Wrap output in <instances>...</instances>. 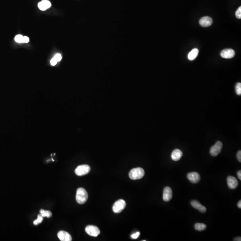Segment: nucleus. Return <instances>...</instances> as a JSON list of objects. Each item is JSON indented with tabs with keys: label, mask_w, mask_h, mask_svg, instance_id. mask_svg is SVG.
<instances>
[{
	"label": "nucleus",
	"mask_w": 241,
	"mask_h": 241,
	"mask_svg": "<svg viewBox=\"0 0 241 241\" xmlns=\"http://www.w3.org/2000/svg\"><path fill=\"white\" fill-rule=\"evenodd\" d=\"M43 219H44V218H43V217L41 216L40 214H39L38 216H37V219L36 220H35V221H33V224L35 225V226L39 225V224H40V223L42 222V221H43Z\"/></svg>",
	"instance_id": "nucleus-19"
},
{
	"label": "nucleus",
	"mask_w": 241,
	"mask_h": 241,
	"mask_svg": "<svg viewBox=\"0 0 241 241\" xmlns=\"http://www.w3.org/2000/svg\"><path fill=\"white\" fill-rule=\"evenodd\" d=\"M88 194L85 189L80 187L76 191V202L79 204H84L87 201Z\"/></svg>",
	"instance_id": "nucleus-1"
},
{
	"label": "nucleus",
	"mask_w": 241,
	"mask_h": 241,
	"mask_svg": "<svg viewBox=\"0 0 241 241\" xmlns=\"http://www.w3.org/2000/svg\"><path fill=\"white\" fill-rule=\"evenodd\" d=\"M187 178L191 182L196 183L199 181L201 177L198 173L196 172H192L187 175Z\"/></svg>",
	"instance_id": "nucleus-9"
},
{
	"label": "nucleus",
	"mask_w": 241,
	"mask_h": 241,
	"mask_svg": "<svg viewBox=\"0 0 241 241\" xmlns=\"http://www.w3.org/2000/svg\"><path fill=\"white\" fill-rule=\"evenodd\" d=\"M57 62L60 61L61 59H62V56L60 54H57L55 55V57H54Z\"/></svg>",
	"instance_id": "nucleus-23"
},
{
	"label": "nucleus",
	"mask_w": 241,
	"mask_h": 241,
	"mask_svg": "<svg viewBox=\"0 0 241 241\" xmlns=\"http://www.w3.org/2000/svg\"><path fill=\"white\" fill-rule=\"evenodd\" d=\"M91 168L88 165H81L77 167L75 170V173L78 176H83L87 174L90 171Z\"/></svg>",
	"instance_id": "nucleus-4"
},
{
	"label": "nucleus",
	"mask_w": 241,
	"mask_h": 241,
	"mask_svg": "<svg viewBox=\"0 0 241 241\" xmlns=\"http://www.w3.org/2000/svg\"><path fill=\"white\" fill-rule=\"evenodd\" d=\"M16 42L18 43H23L24 36L22 35H18L14 38Z\"/></svg>",
	"instance_id": "nucleus-20"
},
{
	"label": "nucleus",
	"mask_w": 241,
	"mask_h": 241,
	"mask_svg": "<svg viewBox=\"0 0 241 241\" xmlns=\"http://www.w3.org/2000/svg\"><path fill=\"white\" fill-rule=\"evenodd\" d=\"M172 197V191L171 187H166L164 188L163 193V199L165 202H168Z\"/></svg>",
	"instance_id": "nucleus-10"
},
{
	"label": "nucleus",
	"mask_w": 241,
	"mask_h": 241,
	"mask_svg": "<svg viewBox=\"0 0 241 241\" xmlns=\"http://www.w3.org/2000/svg\"><path fill=\"white\" fill-rule=\"evenodd\" d=\"M145 171L141 167L133 168L129 172V175L130 178L133 180L140 179L144 176Z\"/></svg>",
	"instance_id": "nucleus-2"
},
{
	"label": "nucleus",
	"mask_w": 241,
	"mask_h": 241,
	"mask_svg": "<svg viewBox=\"0 0 241 241\" xmlns=\"http://www.w3.org/2000/svg\"><path fill=\"white\" fill-rule=\"evenodd\" d=\"M191 205L195 209L198 210L201 213H205L206 212V208L204 206L196 200H193L191 202Z\"/></svg>",
	"instance_id": "nucleus-13"
},
{
	"label": "nucleus",
	"mask_w": 241,
	"mask_h": 241,
	"mask_svg": "<svg viewBox=\"0 0 241 241\" xmlns=\"http://www.w3.org/2000/svg\"><path fill=\"white\" fill-rule=\"evenodd\" d=\"M199 53V50L197 48H194L191 50L187 56V58L191 61L194 60L197 56Z\"/></svg>",
	"instance_id": "nucleus-16"
},
{
	"label": "nucleus",
	"mask_w": 241,
	"mask_h": 241,
	"mask_svg": "<svg viewBox=\"0 0 241 241\" xmlns=\"http://www.w3.org/2000/svg\"><path fill=\"white\" fill-rule=\"evenodd\" d=\"M58 237L61 241H71L72 238L69 233L64 231H60L58 233Z\"/></svg>",
	"instance_id": "nucleus-12"
},
{
	"label": "nucleus",
	"mask_w": 241,
	"mask_h": 241,
	"mask_svg": "<svg viewBox=\"0 0 241 241\" xmlns=\"http://www.w3.org/2000/svg\"><path fill=\"white\" fill-rule=\"evenodd\" d=\"M235 52L232 49H226L222 51L221 56L225 59H231L235 56Z\"/></svg>",
	"instance_id": "nucleus-7"
},
{
	"label": "nucleus",
	"mask_w": 241,
	"mask_h": 241,
	"mask_svg": "<svg viewBox=\"0 0 241 241\" xmlns=\"http://www.w3.org/2000/svg\"><path fill=\"white\" fill-rule=\"evenodd\" d=\"M195 229L198 231H203L206 229L207 226L204 223H197L195 225Z\"/></svg>",
	"instance_id": "nucleus-17"
},
{
	"label": "nucleus",
	"mask_w": 241,
	"mask_h": 241,
	"mask_svg": "<svg viewBox=\"0 0 241 241\" xmlns=\"http://www.w3.org/2000/svg\"><path fill=\"white\" fill-rule=\"evenodd\" d=\"M213 22L212 18L208 16L202 17L199 21V24L203 27H209L211 25H212Z\"/></svg>",
	"instance_id": "nucleus-11"
},
{
	"label": "nucleus",
	"mask_w": 241,
	"mask_h": 241,
	"mask_svg": "<svg viewBox=\"0 0 241 241\" xmlns=\"http://www.w3.org/2000/svg\"><path fill=\"white\" fill-rule=\"evenodd\" d=\"M183 155V153L179 149L174 150L171 153V157L172 160L177 161L179 160Z\"/></svg>",
	"instance_id": "nucleus-15"
},
{
	"label": "nucleus",
	"mask_w": 241,
	"mask_h": 241,
	"mask_svg": "<svg viewBox=\"0 0 241 241\" xmlns=\"http://www.w3.org/2000/svg\"><path fill=\"white\" fill-rule=\"evenodd\" d=\"M51 6V3L48 0H43L38 4V7L42 11L47 10L48 9L50 8Z\"/></svg>",
	"instance_id": "nucleus-14"
},
{
	"label": "nucleus",
	"mask_w": 241,
	"mask_h": 241,
	"mask_svg": "<svg viewBox=\"0 0 241 241\" xmlns=\"http://www.w3.org/2000/svg\"><path fill=\"white\" fill-rule=\"evenodd\" d=\"M235 90H236V92L237 94L238 95H241V83H238L236 84V86H235Z\"/></svg>",
	"instance_id": "nucleus-21"
},
{
	"label": "nucleus",
	"mask_w": 241,
	"mask_h": 241,
	"mask_svg": "<svg viewBox=\"0 0 241 241\" xmlns=\"http://www.w3.org/2000/svg\"><path fill=\"white\" fill-rule=\"evenodd\" d=\"M85 231L88 235L92 237H97L100 234V230L99 228L92 225L87 226L85 228Z\"/></svg>",
	"instance_id": "nucleus-5"
},
{
	"label": "nucleus",
	"mask_w": 241,
	"mask_h": 241,
	"mask_svg": "<svg viewBox=\"0 0 241 241\" xmlns=\"http://www.w3.org/2000/svg\"><path fill=\"white\" fill-rule=\"evenodd\" d=\"M236 17L238 19H241V7L238 8V9H237L236 11V13H235Z\"/></svg>",
	"instance_id": "nucleus-22"
},
{
	"label": "nucleus",
	"mask_w": 241,
	"mask_h": 241,
	"mask_svg": "<svg viewBox=\"0 0 241 241\" xmlns=\"http://www.w3.org/2000/svg\"><path fill=\"white\" fill-rule=\"evenodd\" d=\"M140 235V233L139 232H137V233H135L134 234L131 235V238L133 239H137L138 237H139Z\"/></svg>",
	"instance_id": "nucleus-24"
},
{
	"label": "nucleus",
	"mask_w": 241,
	"mask_h": 241,
	"mask_svg": "<svg viewBox=\"0 0 241 241\" xmlns=\"http://www.w3.org/2000/svg\"><path fill=\"white\" fill-rule=\"evenodd\" d=\"M126 206V203L123 199H120L116 201L112 206L114 213L118 214L122 212Z\"/></svg>",
	"instance_id": "nucleus-3"
},
{
	"label": "nucleus",
	"mask_w": 241,
	"mask_h": 241,
	"mask_svg": "<svg viewBox=\"0 0 241 241\" xmlns=\"http://www.w3.org/2000/svg\"><path fill=\"white\" fill-rule=\"evenodd\" d=\"M234 241H241V237H237L236 238H234Z\"/></svg>",
	"instance_id": "nucleus-29"
},
{
	"label": "nucleus",
	"mask_w": 241,
	"mask_h": 241,
	"mask_svg": "<svg viewBox=\"0 0 241 241\" xmlns=\"http://www.w3.org/2000/svg\"><path fill=\"white\" fill-rule=\"evenodd\" d=\"M237 159H238L239 162H241V151H238L237 155Z\"/></svg>",
	"instance_id": "nucleus-26"
},
{
	"label": "nucleus",
	"mask_w": 241,
	"mask_h": 241,
	"mask_svg": "<svg viewBox=\"0 0 241 241\" xmlns=\"http://www.w3.org/2000/svg\"><path fill=\"white\" fill-rule=\"evenodd\" d=\"M241 171H239L237 172V176L240 180H241Z\"/></svg>",
	"instance_id": "nucleus-28"
},
{
	"label": "nucleus",
	"mask_w": 241,
	"mask_h": 241,
	"mask_svg": "<svg viewBox=\"0 0 241 241\" xmlns=\"http://www.w3.org/2000/svg\"><path fill=\"white\" fill-rule=\"evenodd\" d=\"M237 206L238 207V208H239V209H241V201H239L238 202V204H237Z\"/></svg>",
	"instance_id": "nucleus-30"
},
{
	"label": "nucleus",
	"mask_w": 241,
	"mask_h": 241,
	"mask_svg": "<svg viewBox=\"0 0 241 241\" xmlns=\"http://www.w3.org/2000/svg\"><path fill=\"white\" fill-rule=\"evenodd\" d=\"M222 142L220 141H218L215 143V145H214L211 148L210 153L212 156H217L220 154L222 151Z\"/></svg>",
	"instance_id": "nucleus-6"
},
{
	"label": "nucleus",
	"mask_w": 241,
	"mask_h": 241,
	"mask_svg": "<svg viewBox=\"0 0 241 241\" xmlns=\"http://www.w3.org/2000/svg\"><path fill=\"white\" fill-rule=\"evenodd\" d=\"M57 62H58L56 61V60L55 58H52L51 60V65H52V66H55L57 64Z\"/></svg>",
	"instance_id": "nucleus-25"
},
{
	"label": "nucleus",
	"mask_w": 241,
	"mask_h": 241,
	"mask_svg": "<svg viewBox=\"0 0 241 241\" xmlns=\"http://www.w3.org/2000/svg\"><path fill=\"white\" fill-rule=\"evenodd\" d=\"M29 40V38L28 37L24 36L23 43H28Z\"/></svg>",
	"instance_id": "nucleus-27"
},
{
	"label": "nucleus",
	"mask_w": 241,
	"mask_h": 241,
	"mask_svg": "<svg viewBox=\"0 0 241 241\" xmlns=\"http://www.w3.org/2000/svg\"><path fill=\"white\" fill-rule=\"evenodd\" d=\"M40 213L41 216L44 217H47V218H51L52 216V214L50 211L45 210H40Z\"/></svg>",
	"instance_id": "nucleus-18"
},
{
	"label": "nucleus",
	"mask_w": 241,
	"mask_h": 241,
	"mask_svg": "<svg viewBox=\"0 0 241 241\" xmlns=\"http://www.w3.org/2000/svg\"><path fill=\"white\" fill-rule=\"evenodd\" d=\"M228 187L231 189H234L238 185V181L237 179L232 176H228L227 179Z\"/></svg>",
	"instance_id": "nucleus-8"
}]
</instances>
